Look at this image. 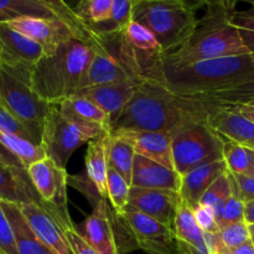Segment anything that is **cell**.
<instances>
[{"label":"cell","instance_id":"1","mask_svg":"<svg viewBox=\"0 0 254 254\" xmlns=\"http://www.w3.org/2000/svg\"><path fill=\"white\" fill-rule=\"evenodd\" d=\"M206 118L207 109L203 104L175 96L155 82L140 81L133 98L112 126V130L163 131L173 135L188 124Z\"/></svg>","mask_w":254,"mask_h":254},{"label":"cell","instance_id":"2","mask_svg":"<svg viewBox=\"0 0 254 254\" xmlns=\"http://www.w3.org/2000/svg\"><path fill=\"white\" fill-rule=\"evenodd\" d=\"M254 76L251 54L221 57L180 67L159 64L145 81L155 82L179 97H191L220 91Z\"/></svg>","mask_w":254,"mask_h":254},{"label":"cell","instance_id":"3","mask_svg":"<svg viewBox=\"0 0 254 254\" xmlns=\"http://www.w3.org/2000/svg\"><path fill=\"white\" fill-rule=\"evenodd\" d=\"M96 40L73 37L61 42L32 67V86L42 99L59 104L79 91L96 52Z\"/></svg>","mask_w":254,"mask_h":254},{"label":"cell","instance_id":"4","mask_svg":"<svg viewBox=\"0 0 254 254\" xmlns=\"http://www.w3.org/2000/svg\"><path fill=\"white\" fill-rule=\"evenodd\" d=\"M233 12L222 7H206L190 39L175 51L165 55L163 66L180 67L206 60L250 54L237 27L232 24Z\"/></svg>","mask_w":254,"mask_h":254},{"label":"cell","instance_id":"5","mask_svg":"<svg viewBox=\"0 0 254 254\" xmlns=\"http://www.w3.org/2000/svg\"><path fill=\"white\" fill-rule=\"evenodd\" d=\"M197 6L200 5L191 0H135L134 21L148 27L168 55L183 46L195 32Z\"/></svg>","mask_w":254,"mask_h":254},{"label":"cell","instance_id":"6","mask_svg":"<svg viewBox=\"0 0 254 254\" xmlns=\"http://www.w3.org/2000/svg\"><path fill=\"white\" fill-rule=\"evenodd\" d=\"M32 67L0 62V104L20 119L36 144L41 145L45 121L52 104L35 91Z\"/></svg>","mask_w":254,"mask_h":254},{"label":"cell","instance_id":"7","mask_svg":"<svg viewBox=\"0 0 254 254\" xmlns=\"http://www.w3.org/2000/svg\"><path fill=\"white\" fill-rule=\"evenodd\" d=\"M225 141L206 121L193 122L173 134L175 170L183 176L195 169L223 159Z\"/></svg>","mask_w":254,"mask_h":254},{"label":"cell","instance_id":"8","mask_svg":"<svg viewBox=\"0 0 254 254\" xmlns=\"http://www.w3.org/2000/svg\"><path fill=\"white\" fill-rule=\"evenodd\" d=\"M101 200L78 228L87 242L101 254H126L139 250L130 227L123 216Z\"/></svg>","mask_w":254,"mask_h":254},{"label":"cell","instance_id":"9","mask_svg":"<svg viewBox=\"0 0 254 254\" xmlns=\"http://www.w3.org/2000/svg\"><path fill=\"white\" fill-rule=\"evenodd\" d=\"M103 40L113 42L117 56L140 81L148 79L165 56L155 35L134 20L117 36Z\"/></svg>","mask_w":254,"mask_h":254},{"label":"cell","instance_id":"10","mask_svg":"<svg viewBox=\"0 0 254 254\" xmlns=\"http://www.w3.org/2000/svg\"><path fill=\"white\" fill-rule=\"evenodd\" d=\"M94 139L86 129L66 118L57 104H52L45 121L41 145L47 158L59 168L66 169L72 154L79 146Z\"/></svg>","mask_w":254,"mask_h":254},{"label":"cell","instance_id":"11","mask_svg":"<svg viewBox=\"0 0 254 254\" xmlns=\"http://www.w3.org/2000/svg\"><path fill=\"white\" fill-rule=\"evenodd\" d=\"M27 171L37 192L49 206L50 212L59 221L61 227L66 230L73 226L67 200L69 176L66 169L59 168L54 161L46 158L30 166Z\"/></svg>","mask_w":254,"mask_h":254},{"label":"cell","instance_id":"12","mask_svg":"<svg viewBox=\"0 0 254 254\" xmlns=\"http://www.w3.org/2000/svg\"><path fill=\"white\" fill-rule=\"evenodd\" d=\"M139 250L149 254H181L173 227L128 207L123 215Z\"/></svg>","mask_w":254,"mask_h":254},{"label":"cell","instance_id":"13","mask_svg":"<svg viewBox=\"0 0 254 254\" xmlns=\"http://www.w3.org/2000/svg\"><path fill=\"white\" fill-rule=\"evenodd\" d=\"M208 126L223 141H233L254 150V123L235 107H205Z\"/></svg>","mask_w":254,"mask_h":254},{"label":"cell","instance_id":"14","mask_svg":"<svg viewBox=\"0 0 254 254\" xmlns=\"http://www.w3.org/2000/svg\"><path fill=\"white\" fill-rule=\"evenodd\" d=\"M180 200V193L178 191L131 188L128 207L174 228Z\"/></svg>","mask_w":254,"mask_h":254},{"label":"cell","instance_id":"15","mask_svg":"<svg viewBox=\"0 0 254 254\" xmlns=\"http://www.w3.org/2000/svg\"><path fill=\"white\" fill-rule=\"evenodd\" d=\"M112 134L128 141L138 155L151 159L175 170L173 156V135L163 131L118 129Z\"/></svg>","mask_w":254,"mask_h":254},{"label":"cell","instance_id":"16","mask_svg":"<svg viewBox=\"0 0 254 254\" xmlns=\"http://www.w3.org/2000/svg\"><path fill=\"white\" fill-rule=\"evenodd\" d=\"M128 79L139 78H136L133 72L124 64V62L117 55L112 54L111 50L97 37L96 52L89 64L88 71L82 81L79 91L87 87L128 81Z\"/></svg>","mask_w":254,"mask_h":254},{"label":"cell","instance_id":"17","mask_svg":"<svg viewBox=\"0 0 254 254\" xmlns=\"http://www.w3.org/2000/svg\"><path fill=\"white\" fill-rule=\"evenodd\" d=\"M57 106L66 118L86 129L96 139L112 131V121L108 114L84 97L73 94Z\"/></svg>","mask_w":254,"mask_h":254},{"label":"cell","instance_id":"18","mask_svg":"<svg viewBox=\"0 0 254 254\" xmlns=\"http://www.w3.org/2000/svg\"><path fill=\"white\" fill-rule=\"evenodd\" d=\"M46 54L44 45L0 22V62L34 67Z\"/></svg>","mask_w":254,"mask_h":254},{"label":"cell","instance_id":"19","mask_svg":"<svg viewBox=\"0 0 254 254\" xmlns=\"http://www.w3.org/2000/svg\"><path fill=\"white\" fill-rule=\"evenodd\" d=\"M139 82H140L139 79H128V81L98 84V86L81 89L76 94L84 97L103 109L109 116L113 126L119 114L133 98Z\"/></svg>","mask_w":254,"mask_h":254},{"label":"cell","instance_id":"20","mask_svg":"<svg viewBox=\"0 0 254 254\" xmlns=\"http://www.w3.org/2000/svg\"><path fill=\"white\" fill-rule=\"evenodd\" d=\"M35 235L57 254H73L64 230L59 221L46 210L35 203L17 205Z\"/></svg>","mask_w":254,"mask_h":254},{"label":"cell","instance_id":"21","mask_svg":"<svg viewBox=\"0 0 254 254\" xmlns=\"http://www.w3.org/2000/svg\"><path fill=\"white\" fill-rule=\"evenodd\" d=\"M5 24L9 25L11 29L26 35L30 39L44 45L47 51L56 47L61 42L76 37L73 32L59 19L17 17V19L6 21Z\"/></svg>","mask_w":254,"mask_h":254},{"label":"cell","instance_id":"22","mask_svg":"<svg viewBox=\"0 0 254 254\" xmlns=\"http://www.w3.org/2000/svg\"><path fill=\"white\" fill-rule=\"evenodd\" d=\"M181 176L174 169L136 154L134 159L131 188L180 190Z\"/></svg>","mask_w":254,"mask_h":254},{"label":"cell","instance_id":"23","mask_svg":"<svg viewBox=\"0 0 254 254\" xmlns=\"http://www.w3.org/2000/svg\"><path fill=\"white\" fill-rule=\"evenodd\" d=\"M227 170L225 160L221 159L183 175L180 190H179L181 198L185 200L191 207L200 203L203 193L220 176L227 173Z\"/></svg>","mask_w":254,"mask_h":254},{"label":"cell","instance_id":"24","mask_svg":"<svg viewBox=\"0 0 254 254\" xmlns=\"http://www.w3.org/2000/svg\"><path fill=\"white\" fill-rule=\"evenodd\" d=\"M0 211L6 215L14 230L20 254H57L35 235L16 203L0 200Z\"/></svg>","mask_w":254,"mask_h":254},{"label":"cell","instance_id":"25","mask_svg":"<svg viewBox=\"0 0 254 254\" xmlns=\"http://www.w3.org/2000/svg\"><path fill=\"white\" fill-rule=\"evenodd\" d=\"M107 135L89 141L84 158L87 178L96 188L97 192L104 200H108L107 180H108V158H107Z\"/></svg>","mask_w":254,"mask_h":254},{"label":"cell","instance_id":"26","mask_svg":"<svg viewBox=\"0 0 254 254\" xmlns=\"http://www.w3.org/2000/svg\"><path fill=\"white\" fill-rule=\"evenodd\" d=\"M184 98L192 99L205 107H237L252 104L254 103V76L220 91L207 92Z\"/></svg>","mask_w":254,"mask_h":254},{"label":"cell","instance_id":"27","mask_svg":"<svg viewBox=\"0 0 254 254\" xmlns=\"http://www.w3.org/2000/svg\"><path fill=\"white\" fill-rule=\"evenodd\" d=\"M37 1L50 10L56 19L64 22L77 39L86 42H93L97 39L91 27L82 20V17L77 14L74 7H72L68 1L66 0H37Z\"/></svg>","mask_w":254,"mask_h":254},{"label":"cell","instance_id":"28","mask_svg":"<svg viewBox=\"0 0 254 254\" xmlns=\"http://www.w3.org/2000/svg\"><path fill=\"white\" fill-rule=\"evenodd\" d=\"M135 150L124 139L109 133L107 136V158L109 166L121 174L131 186Z\"/></svg>","mask_w":254,"mask_h":254},{"label":"cell","instance_id":"29","mask_svg":"<svg viewBox=\"0 0 254 254\" xmlns=\"http://www.w3.org/2000/svg\"><path fill=\"white\" fill-rule=\"evenodd\" d=\"M134 7L135 0H114L111 19L103 24L92 26V32L99 39L117 36L134 20Z\"/></svg>","mask_w":254,"mask_h":254},{"label":"cell","instance_id":"30","mask_svg":"<svg viewBox=\"0 0 254 254\" xmlns=\"http://www.w3.org/2000/svg\"><path fill=\"white\" fill-rule=\"evenodd\" d=\"M0 143L12 155L16 156L17 160L26 169L34 165L35 163H39V161L47 158L44 146L31 140H27V139L0 133Z\"/></svg>","mask_w":254,"mask_h":254},{"label":"cell","instance_id":"31","mask_svg":"<svg viewBox=\"0 0 254 254\" xmlns=\"http://www.w3.org/2000/svg\"><path fill=\"white\" fill-rule=\"evenodd\" d=\"M17 17L56 19L54 14L37 0H0V22H6Z\"/></svg>","mask_w":254,"mask_h":254},{"label":"cell","instance_id":"32","mask_svg":"<svg viewBox=\"0 0 254 254\" xmlns=\"http://www.w3.org/2000/svg\"><path fill=\"white\" fill-rule=\"evenodd\" d=\"M222 156L230 173L254 174V150L233 141H225Z\"/></svg>","mask_w":254,"mask_h":254},{"label":"cell","instance_id":"33","mask_svg":"<svg viewBox=\"0 0 254 254\" xmlns=\"http://www.w3.org/2000/svg\"><path fill=\"white\" fill-rule=\"evenodd\" d=\"M130 189L128 181L119 173H117L112 166L108 169V180H107V190H108V200L111 202L112 208L123 216L129 206V196Z\"/></svg>","mask_w":254,"mask_h":254},{"label":"cell","instance_id":"34","mask_svg":"<svg viewBox=\"0 0 254 254\" xmlns=\"http://www.w3.org/2000/svg\"><path fill=\"white\" fill-rule=\"evenodd\" d=\"M230 180L231 188H232V193L228 197V200L226 201L220 218L217 220L218 227L220 228L231 225V223L245 221L246 200L243 197L242 192H241V189L238 186L237 180H236L235 175L232 173H230Z\"/></svg>","mask_w":254,"mask_h":254},{"label":"cell","instance_id":"35","mask_svg":"<svg viewBox=\"0 0 254 254\" xmlns=\"http://www.w3.org/2000/svg\"><path fill=\"white\" fill-rule=\"evenodd\" d=\"M231 193H232V188H231L230 171L227 170V173L220 176L203 193L200 203L212 208L216 215V220H218L223 210V206H225L226 201L228 200Z\"/></svg>","mask_w":254,"mask_h":254},{"label":"cell","instance_id":"36","mask_svg":"<svg viewBox=\"0 0 254 254\" xmlns=\"http://www.w3.org/2000/svg\"><path fill=\"white\" fill-rule=\"evenodd\" d=\"M114 0H82L74 10L89 27L111 19Z\"/></svg>","mask_w":254,"mask_h":254},{"label":"cell","instance_id":"37","mask_svg":"<svg viewBox=\"0 0 254 254\" xmlns=\"http://www.w3.org/2000/svg\"><path fill=\"white\" fill-rule=\"evenodd\" d=\"M220 240L226 250H235L252 240L250 226L245 222H235L220 228Z\"/></svg>","mask_w":254,"mask_h":254},{"label":"cell","instance_id":"38","mask_svg":"<svg viewBox=\"0 0 254 254\" xmlns=\"http://www.w3.org/2000/svg\"><path fill=\"white\" fill-rule=\"evenodd\" d=\"M231 21L240 31L243 42L254 59V6L233 12Z\"/></svg>","mask_w":254,"mask_h":254},{"label":"cell","instance_id":"39","mask_svg":"<svg viewBox=\"0 0 254 254\" xmlns=\"http://www.w3.org/2000/svg\"><path fill=\"white\" fill-rule=\"evenodd\" d=\"M0 133L10 134V135L19 136V138L34 141L31 134L27 130L25 124L2 104H0Z\"/></svg>","mask_w":254,"mask_h":254},{"label":"cell","instance_id":"40","mask_svg":"<svg viewBox=\"0 0 254 254\" xmlns=\"http://www.w3.org/2000/svg\"><path fill=\"white\" fill-rule=\"evenodd\" d=\"M0 254H20L14 230L2 211H0Z\"/></svg>","mask_w":254,"mask_h":254},{"label":"cell","instance_id":"41","mask_svg":"<svg viewBox=\"0 0 254 254\" xmlns=\"http://www.w3.org/2000/svg\"><path fill=\"white\" fill-rule=\"evenodd\" d=\"M193 215H195L196 222H197L198 227L206 233H217L220 232V227H218L217 220H216V215L213 210L208 206L197 205L192 206Z\"/></svg>","mask_w":254,"mask_h":254},{"label":"cell","instance_id":"42","mask_svg":"<svg viewBox=\"0 0 254 254\" xmlns=\"http://www.w3.org/2000/svg\"><path fill=\"white\" fill-rule=\"evenodd\" d=\"M66 237L68 240L69 246H71L72 253L73 254H101L96 248L92 247L86 238L81 235L76 225L64 230Z\"/></svg>","mask_w":254,"mask_h":254},{"label":"cell","instance_id":"43","mask_svg":"<svg viewBox=\"0 0 254 254\" xmlns=\"http://www.w3.org/2000/svg\"><path fill=\"white\" fill-rule=\"evenodd\" d=\"M235 178L245 200H254V174H238Z\"/></svg>","mask_w":254,"mask_h":254},{"label":"cell","instance_id":"44","mask_svg":"<svg viewBox=\"0 0 254 254\" xmlns=\"http://www.w3.org/2000/svg\"><path fill=\"white\" fill-rule=\"evenodd\" d=\"M200 5H205L206 7H222L228 11H236L237 0H197Z\"/></svg>","mask_w":254,"mask_h":254},{"label":"cell","instance_id":"45","mask_svg":"<svg viewBox=\"0 0 254 254\" xmlns=\"http://www.w3.org/2000/svg\"><path fill=\"white\" fill-rule=\"evenodd\" d=\"M218 254H254V243L251 240L247 243H245V245L235 248V250H226V248H222Z\"/></svg>","mask_w":254,"mask_h":254},{"label":"cell","instance_id":"46","mask_svg":"<svg viewBox=\"0 0 254 254\" xmlns=\"http://www.w3.org/2000/svg\"><path fill=\"white\" fill-rule=\"evenodd\" d=\"M245 222L248 226H254V200L246 201Z\"/></svg>","mask_w":254,"mask_h":254},{"label":"cell","instance_id":"47","mask_svg":"<svg viewBox=\"0 0 254 254\" xmlns=\"http://www.w3.org/2000/svg\"><path fill=\"white\" fill-rule=\"evenodd\" d=\"M240 113H242L246 118L252 121L254 123V106L253 104H246V106H237L235 107Z\"/></svg>","mask_w":254,"mask_h":254},{"label":"cell","instance_id":"48","mask_svg":"<svg viewBox=\"0 0 254 254\" xmlns=\"http://www.w3.org/2000/svg\"><path fill=\"white\" fill-rule=\"evenodd\" d=\"M238 2H247L251 4V6H254V0H238Z\"/></svg>","mask_w":254,"mask_h":254},{"label":"cell","instance_id":"49","mask_svg":"<svg viewBox=\"0 0 254 254\" xmlns=\"http://www.w3.org/2000/svg\"><path fill=\"white\" fill-rule=\"evenodd\" d=\"M69 1H71V2H72V4H73V7H76V6H77V5H78V4H79V2H81V1H82V0H69Z\"/></svg>","mask_w":254,"mask_h":254},{"label":"cell","instance_id":"50","mask_svg":"<svg viewBox=\"0 0 254 254\" xmlns=\"http://www.w3.org/2000/svg\"><path fill=\"white\" fill-rule=\"evenodd\" d=\"M250 230H251V235H252V237H254V226H250Z\"/></svg>","mask_w":254,"mask_h":254},{"label":"cell","instance_id":"51","mask_svg":"<svg viewBox=\"0 0 254 254\" xmlns=\"http://www.w3.org/2000/svg\"><path fill=\"white\" fill-rule=\"evenodd\" d=\"M191 1H195L196 4H198V1H197V0H191ZM198 5H200V4H198ZM200 6H201V5H200Z\"/></svg>","mask_w":254,"mask_h":254},{"label":"cell","instance_id":"52","mask_svg":"<svg viewBox=\"0 0 254 254\" xmlns=\"http://www.w3.org/2000/svg\"><path fill=\"white\" fill-rule=\"evenodd\" d=\"M252 241H253V243H254V237H252Z\"/></svg>","mask_w":254,"mask_h":254}]
</instances>
